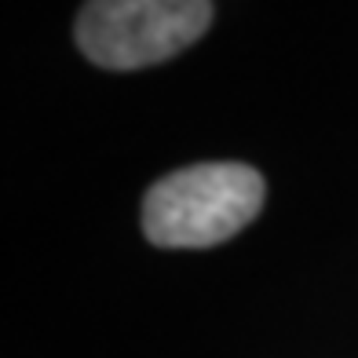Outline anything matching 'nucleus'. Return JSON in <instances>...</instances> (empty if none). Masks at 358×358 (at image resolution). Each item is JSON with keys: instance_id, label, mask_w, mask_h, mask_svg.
Returning a JSON list of instances; mask_svg holds the SVG:
<instances>
[{"instance_id": "1", "label": "nucleus", "mask_w": 358, "mask_h": 358, "mask_svg": "<svg viewBox=\"0 0 358 358\" xmlns=\"http://www.w3.org/2000/svg\"><path fill=\"white\" fill-rule=\"evenodd\" d=\"M264 208V176L238 161L179 169L146 190L143 234L161 249H208L234 238Z\"/></svg>"}, {"instance_id": "2", "label": "nucleus", "mask_w": 358, "mask_h": 358, "mask_svg": "<svg viewBox=\"0 0 358 358\" xmlns=\"http://www.w3.org/2000/svg\"><path fill=\"white\" fill-rule=\"evenodd\" d=\"M213 22V0H88L77 44L106 70H143L179 55Z\"/></svg>"}]
</instances>
